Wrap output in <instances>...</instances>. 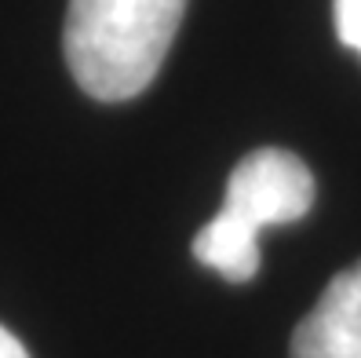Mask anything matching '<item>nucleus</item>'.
Masks as SVG:
<instances>
[{"label": "nucleus", "instance_id": "f257e3e1", "mask_svg": "<svg viewBox=\"0 0 361 358\" xmlns=\"http://www.w3.org/2000/svg\"><path fill=\"white\" fill-rule=\"evenodd\" d=\"M186 0H70L62 52L73 80L99 102L150 88L172 48Z\"/></svg>", "mask_w": 361, "mask_h": 358}, {"label": "nucleus", "instance_id": "f03ea898", "mask_svg": "<svg viewBox=\"0 0 361 358\" xmlns=\"http://www.w3.org/2000/svg\"><path fill=\"white\" fill-rule=\"evenodd\" d=\"M310 205L314 176L300 157L281 146L252 150L230 172L223 208L197 230L194 256L226 282H248L259 270V234L303 220Z\"/></svg>", "mask_w": 361, "mask_h": 358}, {"label": "nucleus", "instance_id": "7ed1b4c3", "mask_svg": "<svg viewBox=\"0 0 361 358\" xmlns=\"http://www.w3.org/2000/svg\"><path fill=\"white\" fill-rule=\"evenodd\" d=\"M292 358H361V260L339 270L295 326Z\"/></svg>", "mask_w": 361, "mask_h": 358}, {"label": "nucleus", "instance_id": "20e7f679", "mask_svg": "<svg viewBox=\"0 0 361 358\" xmlns=\"http://www.w3.org/2000/svg\"><path fill=\"white\" fill-rule=\"evenodd\" d=\"M336 33L350 52L361 55V0H336Z\"/></svg>", "mask_w": 361, "mask_h": 358}, {"label": "nucleus", "instance_id": "39448f33", "mask_svg": "<svg viewBox=\"0 0 361 358\" xmlns=\"http://www.w3.org/2000/svg\"><path fill=\"white\" fill-rule=\"evenodd\" d=\"M0 358H30L26 347L15 340V333H8L4 326H0Z\"/></svg>", "mask_w": 361, "mask_h": 358}]
</instances>
